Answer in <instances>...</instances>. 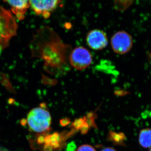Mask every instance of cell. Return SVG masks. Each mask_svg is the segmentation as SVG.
<instances>
[{
  "label": "cell",
  "mask_w": 151,
  "mask_h": 151,
  "mask_svg": "<svg viewBox=\"0 0 151 151\" xmlns=\"http://www.w3.org/2000/svg\"><path fill=\"white\" fill-rule=\"evenodd\" d=\"M52 148L51 145H45L44 147V151H52Z\"/></svg>",
  "instance_id": "cell-17"
},
{
  "label": "cell",
  "mask_w": 151,
  "mask_h": 151,
  "mask_svg": "<svg viewBox=\"0 0 151 151\" xmlns=\"http://www.w3.org/2000/svg\"><path fill=\"white\" fill-rule=\"evenodd\" d=\"M86 42L92 49L99 50L105 48L108 45L107 35L102 30L95 29L90 31L86 37Z\"/></svg>",
  "instance_id": "cell-6"
},
{
  "label": "cell",
  "mask_w": 151,
  "mask_h": 151,
  "mask_svg": "<svg viewBox=\"0 0 151 151\" xmlns=\"http://www.w3.org/2000/svg\"><path fill=\"white\" fill-rule=\"evenodd\" d=\"M60 125L63 127H65L67 126L70 123V120L68 118H65L64 119H61L60 121Z\"/></svg>",
  "instance_id": "cell-15"
},
{
  "label": "cell",
  "mask_w": 151,
  "mask_h": 151,
  "mask_svg": "<svg viewBox=\"0 0 151 151\" xmlns=\"http://www.w3.org/2000/svg\"><path fill=\"white\" fill-rule=\"evenodd\" d=\"M117 3H115V6L117 10H124L128 8L132 3L134 2L133 1H117Z\"/></svg>",
  "instance_id": "cell-10"
},
{
  "label": "cell",
  "mask_w": 151,
  "mask_h": 151,
  "mask_svg": "<svg viewBox=\"0 0 151 151\" xmlns=\"http://www.w3.org/2000/svg\"><path fill=\"white\" fill-rule=\"evenodd\" d=\"M60 1H47V0H32L29 1L30 6L37 15H42L47 18L50 13L57 7L60 3Z\"/></svg>",
  "instance_id": "cell-5"
},
{
  "label": "cell",
  "mask_w": 151,
  "mask_h": 151,
  "mask_svg": "<svg viewBox=\"0 0 151 151\" xmlns=\"http://www.w3.org/2000/svg\"><path fill=\"white\" fill-rule=\"evenodd\" d=\"M86 118L76 119L73 124V126L76 129H80L84 123L86 122Z\"/></svg>",
  "instance_id": "cell-11"
},
{
  "label": "cell",
  "mask_w": 151,
  "mask_h": 151,
  "mask_svg": "<svg viewBox=\"0 0 151 151\" xmlns=\"http://www.w3.org/2000/svg\"><path fill=\"white\" fill-rule=\"evenodd\" d=\"M4 151V150H2V151Z\"/></svg>",
  "instance_id": "cell-23"
},
{
  "label": "cell",
  "mask_w": 151,
  "mask_h": 151,
  "mask_svg": "<svg viewBox=\"0 0 151 151\" xmlns=\"http://www.w3.org/2000/svg\"><path fill=\"white\" fill-rule=\"evenodd\" d=\"M76 151H96L92 146L88 145H82L77 149Z\"/></svg>",
  "instance_id": "cell-12"
},
{
  "label": "cell",
  "mask_w": 151,
  "mask_h": 151,
  "mask_svg": "<svg viewBox=\"0 0 151 151\" xmlns=\"http://www.w3.org/2000/svg\"><path fill=\"white\" fill-rule=\"evenodd\" d=\"M27 121L29 127L32 131L43 133L50 128L51 117L50 113L45 109L35 108L29 113Z\"/></svg>",
  "instance_id": "cell-2"
},
{
  "label": "cell",
  "mask_w": 151,
  "mask_h": 151,
  "mask_svg": "<svg viewBox=\"0 0 151 151\" xmlns=\"http://www.w3.org/2000/svg\"><path fill=\"white\" fill-rule=\"evenodd\" d=\"M17 28L11 12L0 6V51L7 47L11 39L16 35Z\"/></svg>",
  "instance_id": "cell-1"
},
{
  "label": "cell",
  "mask_w": 151,
  "mask_h": 151,
  "mask_svg": "<svg viewBox=\"0 0 151 151\" xmlns=\"http://www.w3.org/2000/svg\"><path fill=\"white\" fill-rule=\"evenodd\" d=\"M69 60L72 67L77 70H82L91 65L92 57L87 49L80 46L76 47L71 52Z\"/></svg>",
  "instance_id": "cell-3"
},
{
  "label": "cell",
  "mask_w": 151,
  "mask_h": 151,
  "mask_svg": "<svg viewBox=\"0 0 151 151\" xmlns=\"http://www.w3.org/2000/svg\"><path fill=\"white\" fill-rule=\"evenodd\" d=\"M50 136L51 143L55 142H59L60 137L59 134L58 133L55 132L52 134L50 135Z\"/></svg>",
  "instance_id": "cell-13"
},
{
  "label": "cell",
  "mask_w": 151,
  "mask_h": 151,
  "mask_svg": "<svg viewBox=\"0 0 151 151\" xmlns=\"http://www.w3.org/2000/svg\"><path fill=\"white\" fill-rule=\"evenodd\" d=\"M108 138L109 140L111 141L115 145H124L126 137L123 133L110 131L108 134Z\"/></svg>",
  "instance_id": "cell-9"
},
{
  "label": "cell",
  "mask_w": 151,
  "mask_h": 151,
  "mask_svg": "<svg viewBox=\"0 0 151 151\" xmlns=\"http://www.w3.org/2000/svg\"><path fill=\"white\" fill-rule=\"evenodd\" d=\"M27 124V119H22L20 121V124H21L22 126H25Z\"/></svg>",
  "instance_id": "cell-18"
},
{
  "label": "cell",
  "mask_w": 151,
  "mask_h": 151,
  "mask_svg": "<svg viewBox=\"0 0 151 151\" xmlns=\"http://www.w3.org/2000/svg\"><path fill=\"white\" fill-rule=\"evenodd\" d=\"M101 151H117L115 149L111 147H107L103 149Z\"/></svg>",
  "instance_id": "cell-20"
},
{
  "label": "cell",
  "mask_w": 151,
  "mask_h": 151,
  "mask_svg": "<svg viewBox=\"0 0 151 151\" xmlns=\"http://www.w3.org/2000/svg\"><path fill=\"white\" fill-rule=\"evenodd\" d=\"M151 151V147L150 149V151Z\"/></svg>",
  "instance_id": "cell-22"
},
{
  "label": "cell",
  "mask_w": 151,
  "mask_h": 151,
  "mask_svg": "<svg viewBox=\"0 0 151 151\" xmlns=\"http://www.w3.org/2000/svg\"><path fill=\"white\" fill-rule=\"evenodd\" d=\"M45 137H44L42 135H37V142L38 145H42L45 143Z\"/></svg>",
  "instance_id": "cell-16"
},
{
  "label": "cell",
  "mask_w": 151,
  "mask_h": 151,
  "mask_svg": "<svg viewBox=\"0 0 151 151\" xmlns=\"http://www.w3.org/2000/svg\"><path fill=\"white\" fill-rule=\"evenodd\" d=\"M139 142L143 147H151V129L146 128L141 130L139 134Z\"/></svg>",
  "instance_id": "cell-8"
},
{
  "label": "cell",
  "mask_w": 151,
  "mask_h": 151,
  "mask_svg": "<svg viewBox=\"0 0 151 151\" xmlns=\"http://www.w3.org/2000/svg\"><path fill=\"white\" fill-rule=\"evenodd\" d=\"M111 43L114 52L119 54H124L130 51L133 45L131 36L124 31L118 32L112 36Z\"/></svg>",
  "instance_id": "cell-4"
},
{
  "label": "cell",
  "mask_w": 151,
  "mask_h": 151,
  "mask_svg": "<svg viewBox=\"0 0 151 151\" xmlns=\"http://www.w3.org/2000/svg\"><path fill=\"white\" fill-rule=\"evenodd\" d=\"M74 146H75V145H74V144H70L68 146V151H74Z\"/></svg>",
  "instance_id": "cell-19"
},
{
  "label": "cell",
  "mask_w": 151,
  "mask_h": 151,
  "mask_svg": "<svg viewBox=\"0 0 151 151\" xmlns=\"http://www.w3.org/2000/svg\"><path fill=\"white\" fill-rule=\"evenodd\" d=\"M12 99H10L9 100V104H12V103H14L13 99L12 100Z\"/></svg>",
  "instance_id": "cell-21"
},
{
  "label": "cell",
  "mask_w": 151,
  "mask_h": 151,
  "mask_svg": "<svg viewBox=\"0 0 151 151\" xmlns=\"http://www.w3.org/2000/svg\"><path fill=\"white\" fill-rule=\"evenodd\" d=\"M11 6L12 12L19 20H22L25 17V14L30 6L29 1L24 0L19 1H5Z\"/></svg>",
  "instance_id": "cell-7"
},
{
  "label": "cell",
  "mask_w": 151,
  "mask_h": 151,
  "mask_svg": "<svg viewBox=\"0 0 151 151\" xmlns=\"http://www.w3.org/2000/svg\"><path fill=\"white\" fill-rule=\"evenodd\" d=\"M89 126L86 122H85L83 124V126L80 129V131L82 134H86L89 131Z\"/></svg>",
  "instance_id": "cell-14"
}]
</instances>
